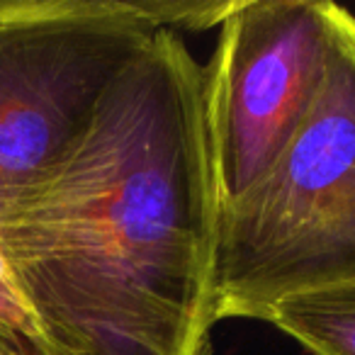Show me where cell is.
<instances>
[{"label":"cell","mask_w":355,"mask_h":355,"mask_svg":"<svg viewBox=\"0 0 355 355\" xmlns=\"http://www.w3.org/2000/svg\"><path fill=\"white\" fill-rule=\"evenodd\" d=\"M219 222L205 66L163 30L0 212V243L54 353L209 355Z\"/></svg>","instance_id":"6da1fadb"},{"label":"cell","mask_w":355,"mask_h":355,"mask_svg":"<svg viewBox=\"0 0 355 355\" xmlns=\"http://www.w3.org/2000/svg\"><path fill=\"white\" fill-rule=\"evenodd\" d=\"M326 64L285 151L222 207L217 321H263L297 292L355 280V15L326 0Z\"/></svg>","instance_id":"7a4b0ae2"},{"label":"cell","mask_w":355,"mask_h":355,"mask_svg":"<svg viewBox=\"0 0 355 355\" xmlns=\"http://www.w3.org/2000/svg\"><path fill=\"white\" fill-rule=\"evenodd\" d=\"M236 0H0V212L69 151L156 32L219 27Z\"/></svg>","instance_id":"3957f363"},{"label":"cell","mask_w":355,"mask_h":355,"mask_svg":"<svg viewBox=\"0 0 355 355\" xmlns=\"http://www.w3.org/2000/svg\"><path fill=\"white\" fill-rule=\"evenodd\" d=\"M326 0H236L205 64V114L222 207L275 163L326 64Z\"/></svg>","instance_id":"277c9868"},{"label":"cell","mask_w":355,"mask_h":355,"mask_svg":"<svg viewBox=\"0 0 355 355\" xmlns=\"http://www.w3.org/2000/svg\"><path fill=\"white\" fill-rule=\"evenodd\" d=\"M263 321L311 355H355V280L282 297Z\"/></svg>","instance_id":"5b68a950"},{"label":"cell","mask_w":355,"mask_h":355,"mask_svg":"<svg viewBox=\"0 0 355 355\" xmlns=\"http://www.w3.org/2000/svg\"><path fill=\"white\" fill-rule=\"evenodd\" d=\"M0 340L22 350L54 353L49 336H46L30 297L22 290L3 243H0Z\"/></svg>","instance_id":"8992f818"},{"label":"cell","mask_w":355,"mask_h":355,"mask_svg":"<svg viewBox=\"0 0 355 355\" xmlns=\"http://www.w3.org/2000/svg\"><path fill=\"white\" fill-rule=\"evenodd\" d=\"M0 355H61V353H37V350H22L15 348V345L0 340Z\"/></svg>","instance_id":"52a82bcc"}]
</instances>
